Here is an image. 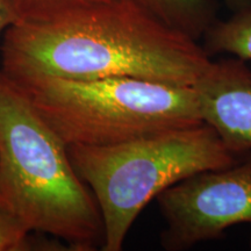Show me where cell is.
I'll return each mask as SVG.
<instances>
[{"label": "cell", "mask_w": 251, "mask_h": 251, "mask_svg": "<svg viewBox=\"0 0 251 251\" xmlns=\"http://www.w3.org/2000/svg\"><path fill=\"white\" fill-rule=\"evenodd\" d=\"M212 59L193 37L129 0H103L46 24L5 31L1 69L12 78H142L193 86Z\"/></svg>", "instance_id": "obj_1"}, {"label": "cell", "mask_w": 251, "mask_h": 251, "mask_svg": "<svg viewBox=\"0 0 251 251\" xmlns=\"http://www.w3.org/2000/svg\"><path fill=\"white\" fill-rule=\"evenodd\" d=\"M0 201L31 231L71 250L103 244V222L92 191L75 170L68 146L0 68Z\"/></svg>", "instance_id": "obj_2"}, {"label": "cell", "mask_w": 251, "mask_h": 251, "mask_svg": "<svg viewBox=\"0 0 251 251\" xmlns=\"http://www.w3.org/2000/svg\"><path fill=\"white\" fill-rule=\"evenodd\" d=\"M68 151L100 208L103 251H120L140 213L166 188L240 157L205 122L114 146L74 144Z\"/></svg>", "instance_id": "obj_3"}, {"label": "cell", "mask_w": 251, "mask_h": 251, "mask_svg": "<svg viewBox=\"0 0 251 251\" xmlns=\"http://www.w3.org/2000/svg\"><path fill=\"white\" fill-rule=\"evenodd\" d=\"M12 79L67 146H114L203 122L193 86L133 77Z\"/></svg>", "instance_id": "obj_4"}, {"label": "cell", "mask_w": 251, "mask_h": 251, "mask_svg": "<svg viewBox=\"0 0 251 251\" xmlns=\"http://www.w3.org/2000/svg\"><path fill=\"white\" fill-rule=\"evenodd\" d=\"M156 200L166 224L161 244L168 251L187 250L235 225H251V150L234 164L185 178Z\"/></svg>", "instance_id": "obj_5"}, {"label": "cell", "mask_w": 251, "mask_h": 251, "mask_svg": "<svg viewBox=\"0 0 251 251\" xmlns=\"http://www.w3.org/2000/svg\"><path fill=\"white\" fill-rule=\"evenodd\" d=\"M202 121L240 156L251 150V70L243 59L212 61L193 85Z\"/></svg>", "instance_id": "obj_6"}, {"label": "cell", "mask_w": 251, "mask_h": 251, "mask_svg": "<svg viewBox=\"0 0 251 251\" xmlns=\"http://www.w3.org/2000/svg\"><path fill=\"white\" fill-rule=\"evenodd\" d=\"M159 21L193 39H202L216 21L214 0H129Z\"/></svg>", "instance_id": "obj_7"}, {"label": "cell", "mask_w": 251, "mask_h": 251, "mask_svg": "<svg viewBox=\"0 0 251 251\" xmlns=\"http://www.w3.org/2000/svg\"><path fill=\"white\" fill-rule=\"evenodd\" d=\"M202 39L209 56L229 54L251 61V8L234 13L225 21L216 20Z\"/></svg>", "instance_id": "obj_8"}, {"label": "cell", "mask_w": 251, "mask_h": 251, "mask_svg": "<svg viewBox=\"0 0 251 251\" xmlns=\"http://www.w3.org/2000/svg\"><path fill=\"white\" fill-rule=\"evenodd\" d=\"M15 18V25L46 24L103 0H4Z\"/></svg>", "instance_id": "obj_9"}, {"label": "cell", "mask_w": 251, "mask_h": 251, "mask_svg": "<svg viewBox=\"0 0 251 251\" xmlns=\"http://www.w3.org/2000/svg\"><path fill=\"white\" fill-rule=\"evenodd\" d=\"M30 233L24 220L0 201V251L31 250Z\"/></svg>", "instance_id": "obj_10"}, {"label": "cell", "mask_w": 251, "mask_h": 251, "mask_svg": "<svg viewBox=\"0 0 251 251\" xmlns=\"http://www.w3.org/2000/svg\"><path fill=\"white\" fill-rule=\"evenodd\" d=\"M15 25V18L4 0H0V34Z\"/></svg>", "instance_id": "obj_11"}, {"label": "cell", "mask_w": 251, "mask_h": 251, "mask_svg": "<svg viewBox=\"0 0 251 251\" xmlns=\"http://www.w3.org/2000/svg\"><path fill=\"white\" fill-rule=\"evenodd\" d=\"M214 1H218V0H214ZM222 1L233 13L251 8V0H222Z\"/></svg>", "instance_id": "obj_12"}]
</instances>
